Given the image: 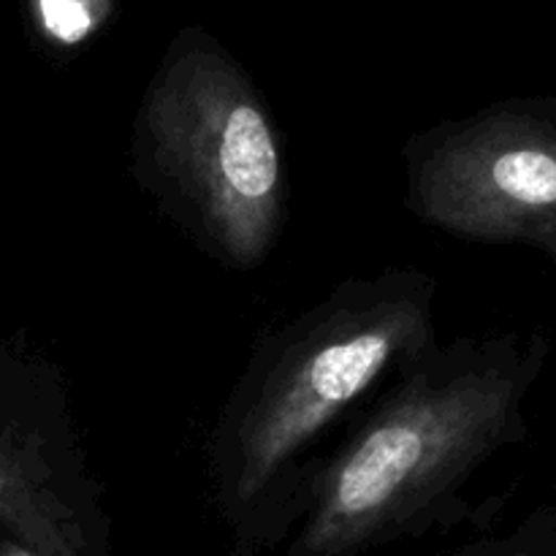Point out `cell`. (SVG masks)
Listing matches in <instances>:
<instances>
[{
  "mask_svg": "<svg viewBox=\"0 0 556 556\" xmlns=\"http://www.w3.org/2000/svg\"><path fill=\"white\" fill-rule=\"evenodd\" d=\"M438 280L353 277L258 342L210 438V481L237 543L280 541L307 508L313 451L389 375L438 345Z\"/></svg>",
  "mask_w": 556,
  "mask_h": 556,
  "instance_id": "obj_1",
  "label": "cell"
},
{
  "mask_svg": "<svg viewBox=\"0 0 556 556\" xmlns=\"http://www.w3.org/2000/svg\"><path fill=\"white\" fill-rule=\"evenodd\" d=\"M41 16L47 30L65 43H74L90 30V16L76 0H41Z\"/></svg>",
  "mask_w": 556,
  "mask_h": 556,
  "instance_id": "obj_5",
  "label": "cell"
},
{
  "mask_svg": "<svg viewBox=\"0 0 556 556\" xmlns=\"http://www.w3.org/2000/svg\"><path fill=\"white\" fill-rule=\"evenodd\" d=\"M514 556H527V554H514Z\"/></svg>",
  "mask_w": 556,
  "mask_h": 556,
  "instance_id": "obj_7",
  "label": "cell"
},
{
  "mask_svg": "<svg viewBox=\"0 0 556 556\" xmlns=\"http://www.w3.org/2000/svg\"><path fill=\"white\" fill-rule=\"evenodd\" d=\"M405 201L427 226L527 244L556 264V98L508 101L418 134Z\"/></svg>",
  "mask_w": 556,
  "mask_h": 556,
  "instance_id": "obj_4",
  "label": "cell"
},
{
  "mask_svg": "<svg viewBox=\"0 0 556 556\" xmlns=\"http://www.w3.org/2000/svg\"><path fill=\"white\" fill-rule=\"evenodd\" d=\"M134 168L163 210L220 264L255 269L286 223L275 119L233 71H168L136 117Z\"/></svg>",
  "mask_w": 556,
  "mask_h": 556,
  "instance_id": "obj_3",
  "label": "cell"
},
{
  "mask_svg": "<svg viewBox=\"0 0 556 556\" xmlns=\"http://www.w3.org/2000/svg\"><path fill=\"white\" fill-rule=\"evenodd\" d=\"M0 556H38V554L30 552V548H9V552H3Z\"/></svg>",
  "mask_w": 556,
  "mask_h": 556,
  "instance_id": "obj_6",
  "label": "cell"
},
{
  "mask_svg": "<svg viewBox=\"0 0 556 556\" xmlns=\"http://www.w3.org/2000/svg\"><path fill=\"white\" fill-rule=\"evenodd\" d=\"M541 334L434 345L324 459L288 556H358L427 530L478 467L527 434Z\"/></svg>",
  "mask_w": 556,
  "mask_h": 556,
  "instance_id": "obj_2",
  "label": "cell"
}]
</instances>
